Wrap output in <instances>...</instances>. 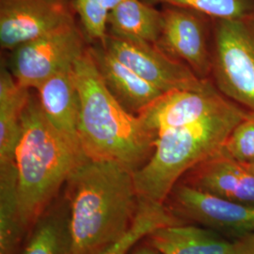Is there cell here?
Here are the masks:
<instances>
[{"label":"cell","mask_w":254,"mask_h":254,"mask_svg":"<svg viewBox=\"0 0 254 254\" xmlns=\"http://www.w3.org/2000/svg\"><path fill=\"white\" fill-rule=\"evenodd\" d=\"M71 254H100L127 235L140 198L133 173L112 161L86 159L65 185Z\"/></svg>","instance_id":"6da1fadb"},{"label":"cell","mask_w":254,"mask_h":254,"mask_svg":"<svg viewBox=\"0 0 254 254\" xmlns=\"http://www.w3.org/2000/svg\"><path fill=\"white\" fill-rule=\"evenodd\" d=\"M73 71L80 95L78 138L85 156L116 162L135 173L153 154L157 136L109 91L90 49L75 61Z\"/></svg>","instance_id":"7a4b0ae2"},{"label":"cell","mask_w":254,"mask_h":254,"mask_svg":"<svg viewBox=\"0 0 254 254\" xmlns=\"http://www.w3.org/2000/svg\"><path fill=\"white\" fill-rule=\"evenodd\" d=\"M86 159L81 149L49 123L38 98L30 95L15 154L19 207L27 232Z\"/></svg>","instance_id":"3957f363"},{"label":"cell","mask_w":254,"mask_h":254,"mask_svg":"<svg viewBox=\"0 0 254 254\" xmlns=\"http://www.w3.org/2000/svg\"><path fill=\"white\" fill-rule=\"evenodd\" d=\"M248 112L231 101L194 124L160 133L151 157L133 173L139 198L164 203L183 175L218 154Z\"/></svg>","instance_id":"277c9868"},{"label":"cell","mask_w":254,"mask_h":254,"mask_svg":"<svg viewBox=\"0 0 254 254\" xmlns=\"http://www.w3.org/2000/svg\"><path fill=\"white\" fill-rule=\"evenodd\" d=\"M211 80L227 99L254 112V14L214 20Z\"/></svg>","instance_id":"5b68a950"},{"label":"cell","mask_w":254,"mask_h":254,"mask_svg":"<svg viewBox=\"0 0 254 254\" xmlns=\"http://www.w3.org/2000/svg\"><path fill=\"white\" fill-rule=\"evenodd\" d=\"M85 50L83 36L72 21L15 48L9 71L20 85L36 90L49 77L72 67Z\"/></svg>","instance_id":"8992f818"},{"label":"cell","mask_w":254,"mask_h":254,"mask_svg":"<svg viewBox=\"0 0 254 254\" xmlns=\"http://www.w3.org/2000/svg\"><path fill=\"white\" fill-rule=\"evenodd\" d=\"M102 45L121 63L164 92L197 89L209 80L199 78L189 66L156 45L128 41L111 34H108Z\"/></svg>","instance_id":"52a82bcc"},{"label":"cell","mask_w":254,"mask_h":254,"mask_svg":"<svg viewBox=\"0 0 254 254\" xmlns=\"http://www.w3.org/2000/svg\"><path fill=\"white\" fill-rule=\"evenodd\" d=\"M202 14L173 7L163 11V28L156 46L189 66L200 79H211L213 42H209Z\"/></svg>","instance_id":"ba28073f"},{"label":"cell","mask_w":254,"mask_h":254,"mask_svg":"<svg viewBox=\"0 0 254 254\" xmlns=\"http://www.w3.org/2000/svg\"><path fill=\"white\" fill-rule=\"evenodd\" d=\"M230 102L209 79L197 89L164 92L137 116L157 136L164 131L189 126L214 114Z\"/></svg>","instance_id":"9c48e42d"},{"label":"cell","mask_w":254,"mask_h":254,"mask_svg":"<svg viewBox=\"0 0 254 254\" xmlns=\"http://www.w3.org/2000/svg\"><path fill=\"white\" fill-rule=\"evenodd\" d=\"M72 21L59 0H0V45L13 51Z\"/></svg>","instance_id":"30bf717a"},{"label":"cell","mask_w":254,"mask_h":254,"mask_svg":"<svg viewBox=\"0 0 254 254\" xmlns=\"http://www.w3.org/2000/svg\"><path fill=\"white\" fill-rule=\"evenodd\" d=\"M172 193L176 210L183 217L210 229L254 235V205L226 200L189 184L176 185Z\"/></svg>","instance_id":"8fae6325"},{"label":"cell","mask_w":254,"mask_h":254,"mask_svg":"<svg viewBox=\"0 0 254 254\" xmlns=\"http://www.w3.org/2000/svg\"><path fill=\"white\" fill-rule=\"evenodd\" d=\"M192 187L239 203L254 205V174L245 165L220 153L192 169Z\"/></svg>","instance_id":"7c38bea8"},{"label":"cell","mask_w":254,"mask_h":254,"mask_svg":"<svg viewBox=\"0 0 254 254\" xmlns=\"http://www.w3.org/2000/svg\"><path fill=\"white\" fill-rule=\"evenodd\" d=\"M73 66L42 83L36 89L37 98L49 123L81 149L78 138L80 95L74 79Z\"/></svg>","instance_id":"4fadbf2b"},{"label":"cell","mask_w":254,"mask_h":254,"mask_svg":"<svg viewBox=\"0 0 254 254\" xmlns=\"http://www.w3.org/2000/svg\"><path fill=\"white\" fill-rule=\"evenodd\" d=\"M90 51L109 91L131 113L137 115L163 94L164 91L121 63L100 43Z\"/></svg>","instance_id":"5bb4252c"},{"label":"cell","mask_w":254,"mask_h":254,"mask_svg":"<svg viewBox=\"0 0 254 254\" xmlns=\"http://www.w3.org/2000/svg\"><path fill=\"white\" fill-rule=\"evenodd\" d=\"M146 239L161 254H230L234 246L210 230L185 223L157 228Z\"/></svg>","instance_id":"9a60e30c"},{"label":"cell","mask_w":254,"mask_h":254,"mask_svg":"<svg viewBox=\"0 0 254 254\" xmlns=\"http://www.w3.org/2000/svg\"><path fill=\"white\" fill-rule=\"evenodd\" d=\"M28 89L20 85L7 68L0 73V163L15 162L22 115L29 100Z\"/></svg>","instance_id":"2e32d148"},{"label":"cell","mask_w":254,"mask_h":254,"mask_svg":"<svg viewBox=\"0 0 254 254\" xmlns=\"http://www.w3.org/2000/svg\"><path fill=\"white\" fill-rule=\"evenodd\" d=\"M163 12L140 0H124L109 12L110 34L143 44L156 45L163 28Z\"/></svg>","instance_id":"e0dca14e"},{"label":"cell","mask_w":254,"mask_h":254,"mask_svg":"<svg viewBox=\"0 0 254 254\" xmlns=\"http://www.w3.org/2000/svg\"><path fill=\"white\" fill-rule=\"evenodd\" d=\"M18 254H71L69 212L64 196L54 201L29 230Z\"/></svg>","instance_id":"ac0fdd59"},{"label":"cell","mask_w":254,"mask_h":254,"mask_svg":"<svg viewBox=\"0 0 254 254\" xmlns=\"http://www.w3.org/2000/svg\"><path fill=\"white\" fill-rule=\"evenodd\" d=\"M26 233L19 207L16 165L0 163V254H18Z\"/></svg>","instance_id":"d6986e66"},{"label":"cell","mask_w":254,"mask_h":254,"mask_svg":"<svg viewBox=\"0 0 254 254\" xmlns=\"http://www.w3.org/2000/svg\"><path fill=\"white\" fill-rule=\"evenodd\" d=\"M184 221L173 215L163 203L141 199L134 225L118 242L110 246L100 254H129L142 239H145L157 228L180 224Z\"/></svg>","instance_id":"ffe728a7"},{"label":"cell","mask_w":254,"mask_h":254,"mask_svg":"<svg viewBox=\"0 0 254 254\" xmlns=\"http://www.w3.org/2000/svg\"><path fill=\"white\" fill-rule=\"evenodd\" d=\"M190 9L213 20H230L254 14V0H148Z\"/></svg>","instance_id":"44dd1931"},{"label":"cell","mask_w":254,"mask_h":254,"mask_svg":"<svg viewBox=\"0 0 254 254\" xmlns=\"http://www.w3.org/2000/svg\"><path fill=\"white\" fill-rule=\"evenodd\" d=\"M220 153L241 163L254 160V112H248L234 128Z\"/></svg>","instance_id":"7402d4cb"},{"label":"cell","mask_w":254,"mask_h":254,"mask_svg":"<svg viewBox=\"0 0 254 254\" xmlns=\"http://www.w3.org/2000/svg\"><path fill=\"white\" fill-rule=\"evenodd\" d=\"M77 10L86 35L103 44L108 36L109 11L99 0H75Z\"/></svg>","instance_id":"603a6c76"},{"label":"cell","mask_w":254,"mask_h":254,"mask_svg":"<svg viewBox=\"0 0 254 254\" xmlns=\"http://www.w3.org/2000/svg\"><path fill=\"white\" fill-rule=\"evenodd\" d=\"M230 254H254V235L243 236L235 242Z\"/></svg>","instance_id":"cb8c5ba5"},{"label":"cell","mask_w":254,"mask_h":254,"mask_svg":"<svg viewBox=\"0 0 254 254\" xmlns=\"http://www.w3.org/2000/svg\"><path fill=\"white\" fill-rule=\"evenodd\" d=\"M130 254H161L157 250H155L152 246H141L140 248H134Z\"/></svg>","instance_id":"d4e9b609"},{"label":"cell","mask_w":254,"mask_h":254,"mask_svg":"<svg viewBox=\"0 0 254 254\" xmlns=\"http://www.w3.org/2000/svg\"><path fill=\"white\" fill-rule=\"evenodd\" d=\"M99 1H100L101 4L103 5V7L106 8L110 12L111 9L117 7L119 4L121 2H123L124 0H99Z\"/></svg>","instance_id":"484cf974"},{"label":"cell","mask_w":254,"mask_h":254,"mask_svg":"<svg viewBox=\"0 0 254 254\" xmlns=\"http://www.w3.org/2000/svg\"><path fill=\"white\" fill-rule=\"evenodd\" d=\"M246 166V168L254 174V163H243Z\"/></svg>","instance_id":"4316f807"}]
</instances>
